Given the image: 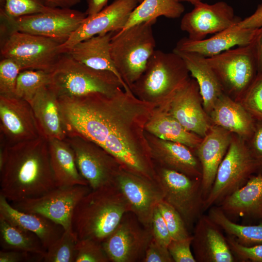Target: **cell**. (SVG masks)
<instances>
[{
  "label": "cell",
  "instance_id": "6da1fadb",
  "mask_svg": "<svg viewBox=\"0 0 262 262\" xmlns=\"http://www.w3.org/2000/svg\"><path fill=\"white\" fill-rule=\"evenodd\" d=\"M59 100L68 135H80L96 144L124 170L156 180L151 148L143 135L150 114L146 102L121 88L111 95L94 94Z\"/></svg>",
  "mask_w": 262,
  "mask_h": 262
},
{
  "label": "cell",
  "instance_id": "7a4b0ae2",
  "mask_svg": "<svg viewBox=\"0 0 262 262\" xmlns=\"http://www.w3.org/2000/svg\"><path fill=\"white\" fill-rule=\"evenodd\" d=\"M0 194L16 202L56 187L48 140L40 137L10 147L0 145Z\"/></svg>",
  "mask_w": 262,
  "mask_h": 262
},
{
  "label": "cell",
  "instance_id": "3957f363",
  "mask_svg": "<svg viewBox=\"0 0 262 262\" xmlns=\"http://www.w3.org/2000/svg\"><path fill=\"white\" fill-rule=\"evenodd\" d=\"M130 212V205L115 183L106 185L91 190L80 200L73 212L71 229L79 240L102 243Z\"/></svg>",
  "mask_w": 262,
  "mask_h": 262
},
{
  "label": "cell",
  "instance_id": "277c9868",
  "mask_svg": "<svg viewBox=\"0 0 262 262\" xmlns=\"http://www.w3.org/2000/svg\"><path fill=\"white\" fill-rule=\"evenodd\" d=\"M51 75L49 85L58 98L94 94L111 95L123 87L113 73L88 67L66 53L60 58Z\"/></svg>",
  "mask_w": 262,
  "mask_h": 262
},
{
  "label": "cell",
  "instance_id": "5b68a950",
  "mask_svg": "<svg viewBox=\"0 0 262 262\" xmlns=\"http://www.w3.org/2000/svg\"><path fill=\"white\" fill-rule=\"evenodd\" d=\"M156 20L141 23L125 30L115 32L111 38L112 60L130 89L144 72L155 50L152 26Z\"/></svg>",
  "mask_w": 262,
  "mask_h": 262
},
{
  "label": "cell",
  "instance_id": "8992f818",
  "mask_svg": "<svg viewBox=\"0 0 262 262\" xmlns=\"http://www.w3.org/2000/svg\"><path fill=\"white\" fill-rule=\"evenodd\" d=\"M2 58L16 61L22 70H41L49 72L66 53L62 42L51 38L0 29Z\"/></svg>",
  "mask_w": 262,
  "mask_h": 262
},
{
  "label": "cell",
  "instance_id": "52a82bcc",
  "mask_svg": "<svg viewBox=\"0 0 262 262\" xmlns=\"http://www.w3.org/2000/svg\"><path fill=\"white\" fill-rule=\"evenodd\" d=\"M259 173L246 141L232 134L228 151L217 169L212 189L203 203V211L218 205Z\"/></svg>",
  "mask_w": 262,
  "mask_h": 262
},
{
  "label": "cell",
  "instance_id": "ba28073f",
  "mask_svg": "<svg viewBox=\"0 0 262 262\" xmlns=\"http://www.w3.org/2000/svg\"><path fill=\"white\" fill-rule=\"evenodd\" d=\"M189 73L183 60L177 53L155 50L131 89L145 97L161 98L164 102L189 79Z\"/></svg>",
  "mask_w": 262,
  "mask_h": 262
},
{
  "label": "cell",
  "instance_id": "9c48e42d",
  "mask_svg": "<svg viewBox=\"0 0 262 262\" xmlns=\"http://www.w3.org/2000/svg\"><path fill=\"white\" fill-rule=\"evenodd\" d=\"M206 59L224 93L238 101L252 85L258 73L251 44L226 50L206 57Z\"/></svg>",
  "mask_w": 262,
  "mask_h": 262
},
{
  "label": "cell",
  "instance_id": "30bf717a",
  "mask_svg": "<svg viewBox=\"0 0 262 262\" xmlns=\"http://www.w3.org/2000/svg\"><path fill=\"white\" fill-rule=\"evenodd\" d=\"M86 16L85 12L71 8H50L47 11L17 17H0V29L51 38L63 44Z\"/></svg>",
  "mask_w": 262,
  "mask_h": 262
},
{
  "label": "cell",
  "instance_id": "8fae6325",
  "mask_svg": "<svg viewBox=\"0 0 262 262\" xmlns=\"http://www.w3.org/2000/svg\"><path fill=\"white\" fill-rule=\"evenodd\" d=\"M155 169L164 200L180 214L189 231L193 230L204 212L201 179L162 167H155Z\"/></svg>",
  "mask_w": 262,
  "mask_h": 262
},
{
  "label": "cell",
  "instance_id": "7c38bea8",
  "mask_svg": "<svg viewBox=\"0 0 262 262\" xmlns=\"http://www.w3.org/2000/svg\"><path fill=\"white\" fill-rule=\"evenodd\" d=\"M91 190L89 185L56 187L40 196L11 204L19 211L42 215L69 230L76 205Z\"/></svg>",
  "mask_w": 262,
  "mask_h": 262
},
{
  "label": "cell",
  "instance_id": "4fadbf2b",
  "mask_svg": "<svg viewBox=\"0 0 262 262\" xmlns=\"http://www.w3.org/2000/svg\"><path fill=\"white\" fill-rule=\"evenodd\" d=\"M152 239L151 227L144 226L130 212L102 244L110 262H142Z\"/></svg>",
  "mask_w": 262,
  "mask_h": 262
},
{
  "label": "cell",
  "instance_id": "5bb4252c",
  "mask_svg": "<svg viewBox=\"0 0 262 262\" xmlns=\"http://www.w3.org/2000/svg\"><path fill=\"white\" fill-rule=\"evenodd\" d=\"M65 140L74 152L80 174L92 190L115 183L122 168L112 155L80 135H69Z\"/></svg>",
  "mask_w": 262,
  "mask_h": 262
},
{
  "label": "cell",
  "instance_id": "9a60e30c",
  "mask_svg": "<svg viewBox=\"0 0 262 262\" xmlns=\"http://www.w3.org/2000/svg\"><path fill=\"white\" fill-rule=\"evenodd\" d=\"M42 137L30 103L0 96V145L10 147Z\"/></svg>",
  "mask_w": 262,
  "mask_h": 262
},
{
  "label": "cell",
  "instance_id": "2e32d148",
  "mask_svg": "<svg viewBox=\"0 0 262 262\" xmlns=\"http://www.w3.org/2000/svg\"><path fill=\"white\" fill-rule=\"evenodd\" d=\"M165 103L164 110L186 130L203 138L213 125L195 79H189Z\"/></svg>",
  "mask_w": 262,
  "mask_h": 262
},
{
  "label": "cell",
  "instance_id": "e0dca14e",
  "mask_svg": "<svg viewBox=\"0 0 262 262\" xmlns=\"http://www.w3.org/2000/svg\"><path fill=\"white\" fill-rule=\"evenodd\" d=\"M115 183L128 200L131 212L144 226L151 227L154 211L164 200L163 191L157 180H150L121 168Z\"/></svg>",
  "mask_w": 262,
  "mask_h": 262
},
{
  "label": "cell",
  "instance_id": "ac0fdd59",
  "mask_svg": "<svg viewBox=\"0 0 262 262\" xmlns=\"http://www.w3.org/2000/svg\"><path fill=\"white\" fill-rule=\"evenodd\" d=\"M241 20L235 15L233 8L225 1L212 4L201 1L183 16L180 27L188 33L189 39L198 41L209 34L220 33Z\"/></svg>",
  "mask_w": 262,
  "mask_h": 262
},
{
  "label": "cell",
  "instance_id": "d6986e66",
  "mask_svg": "<svg viewBox=\"0 0 262 262\" xmlns=\"http://www.w3.org/2000/svg\"><path fill=\"white\" fill-rule=\"evenodd\" d=\"M138 3L136 0H114L98 13L87 16L70 37L62 44L63 49L66 52V49L80 41L122 30Z\"/></svg>",
  "mask_w": 262,
  "mask_h": 262
},
{
  "label": "cell",
  "instance_id": "ffe728a7",
  "mask_svg": "<svg viewBox=\"0 0 262 262\" xmlns=\"http://www.w3.org/2000/svg\"><path fill=\"white\" fill-rule=\"evenodd\" d=\"M192 248L196 262H234L236 260L222 229L201 214L193 229Z\"/></svg>",
  "mask_w": 262,
  "mask_h": 262
},
{
  "label": "cell",
  "instance_id": "44dd1931",
  "mask_svg": "<svg viewBox=\"0 0 262 262\" xmlns=\"http://www.w3.org/2000/svg\"><path fill=\"white\" fill-rule=\"evenodd\" d=\"M232 134L223 128L213 125L195 149L201 166V182L204 200L212 189L218 167L229 147Z\"/></svg>",
  "mask_w": 262,
  "mask_h": 262
},
{
  "label": "cell",
  "instance_id": "7402d4cb",
  "mask_svg": "<svg viewBox=\"0 0 262 262\" xmlns=\"http://www.w3.org/2000/svg\"><path fill=\"white\" fill-rule=\"evenodd\" d=\"M239 22L203 40L195 41L188 37L182 38L177 42L175 49L195 52L205 57H210L235 46L248 45L251 43L258 28H246Z\"/></svg>",
  "mask_w": 262,
  "mask_h": 262
},
{
  "label": "cell",
  "instance_id": "603a6c76",
  "mask_svg": "<svg viewBox=\"0 0 262 262\" xmlns=\"http://www.w3.org/2000/svg\"><path fill=\"white\" fill-rule=\"evenodd\" d=\"M115 32L95 35L80 41L66 50V53L76 61L97 70L113 73L126 92L131 89L124 81L112 60L110 42Z\"/></svg>",
  "mask_w": 262,
  "mask_h": 262
},
{
  "label": "cell",
  "instance_id": "cb8c5ba5",
  "mask_svg": "<svg viewBox=\"0 0 262 262\" xmlns=\"http://www.w3.org/2000/svg\"><path fill=\"white\" fill-rule=\"evenodd\" d=\"M30 103L42 137L65 140L68 132L59 98L50 85L40 89Z\"/></svg>",
  "mask_w": 262,
  "mask_h": 262
},
{
  "label": "cell",
  "instance_id": "d4e9b609",
  "mask_svg": "<svg viewBox=\"0 0 262 262\" xmlns=\"http://www.w3.org/2000/svg\"><path fill=\"white\" fill-rule=\"evenodd\" d=\"M230 220L242 217L262 219V173L252 175L247 182L216 205Z\"/></svg>",
  "mask_w": 262,
  "mask_h": 262
},
{
  "label": "cell",
  "instance_id": "484cf974",
  "mask_svg": "<svg viewBox=\"0 0 262 262\" xmlns=\"http://www.w3.org/2000/svg\"><path fill=\"white\" fill-rule=\"evenodd\" d=\"M0 216L11 224L36 234L46 251L65 231L61 225L42 215L15 209L0 194Z\"/></svg>",
  "mask_w": 262,
  "mask_h": 262
},
{
  "label": "cell",
  "instance_id": "4316f807",
  "mask_svg": "<svg viewBox=\"0 0 262 262\" xmlns=\"http://www.w3.org/2000/svg\"><path fill=\"white\" fill-rule=\"evenodd\" d=\"M213 125L223 128L247 140L253 133L256 121L243 105L223 93L209 115Z\"/></svg>",
  "mask_w": 262,
  "mask_h": 262
},
{
  "label": "cell",
  "instance_id": "83f0119b",
  "mask_svg": "<svg viewBox=\"0 0 262 262\" xmlns=\"http://www.w3.org/2000/svg\"><path fill=\"white\" fill-rule=\"evenodd\" d=\"M173 51L182 59L189 73L197 82L204 108L209 115L217 99L224 93L215 73L203 55L175 48Z\"/></svg>",
  "mask_w": 262,
  "mask_h": 262
},
{
  "label": "cell",
  "instance_id": "f1b7e54d",
  "mask_svg": "<svg viewBox=\"0 0 262 262\" xmlns=\"http://www.w3.org/2000/svg\"><path fill=\"white\" fill-rule=\"evenodd\" d=\"M151 152L153 160H156L160 167L201 179V166L195 149L180 143L161 140Z\"/></svg>",
  "mask_w": 262,
  "mask_h": 262
},
{
  "label": "cell",
  "instance_id": "f546056e",
  "mask_svg": "<svg viewBox=\"0 0 262 262\" xmlns=\"http://www.w3.org/2000/svg\"><path fill=\"white\" fill-rule=\"evenodd\" d=\"M50 164L56 187L89 185L80 174L74 152L66 140L48 139Z\"/></svg>",
  "mask_w": 262,
  "mask_h": 262
},
{
  "label": "cell",
  "instance_id": "4dcf8cb0",
  "mask_svg": "<svg viewBox=\"0 0 262 262\" xmlns=\"http://www.w3.org/2000/svg\"><path fill=\"white\" fill-rule=\"evenodd\" d=\"M146 128L161 140L180 143L194 149L202 139L186 130L164 110L148 120Z\"/></svg>",
  "mask_w": 262,
  "mask_h": 262
},
{
  "label": "cell",
  "instance_id": "1f68e13d",
  "mask_svg": "<svg viewBox=\"0 0 262 262\" xmlns=\"http://www.w3.org/2000/svg\"><path fill=\"white\" fill-rule=\"evenodd\" d=\"M184 10L183 5L177 0H143L131 12L125 25L118 32L138 24L157 19L161 16L179 18Z\"/></svg>",
  "mask_w": 262,
  "mask_h": 262
},
{
  "label": "cell",
  "instance_id": "d6a6232c",
  "mask_svg": "<svg viewBox=\"0 0 262 262\" xmlns=\"http://www.w3.org/2000/svg\"><path fill=\"white\" fill-rule=\"evenodd\" d=\"M0 243L2 249L25 251L43 257L46 252L36 234L11 224L0 216Z\"/></svg>",
  "mask_w": 262,
  "mask_h": 262
},
{
  "label": "cell",
  "instance_id": "836d02e7",
  "mask_svg": "<svg viewBox=\"0 0 262 262\" xmlns=\"http://www.w3.org/2000/svg\"><path fill=\"white\" fill-rule=\"evenodd\" d=\"M208 210L207 215L211 219L241 245L252 246L262 244V219L257 224L241 225L230 220L218 206Z\"/></svg>",
  "mask_w": 262,
  "mask_h": 262
},
{
  "label": "cell",
  "instance_id": "e575fe53",
  "mask_svg": "<svg viewBox=\"0 0 262 262\" xmlns=\"http://www.w3.org/2000/svg\"><path fill=\"white\" fill-rule=\"evenodd\" d=\"M51 72L26 69L20 71L16 83L15 97L30 103L42 87L51 83Z\"/></svg>",
  "mask_w": 262,
  "mask_h": 262
},
{
  "label": "cell",
  "instance_id": "d590c367",
  "mask_svg": "<svg viewBox=\"0 0 262 262\" xmlns=\"http://www.w3.org/2000/svg\"><path fill=\"white\" fill-rule=\"evenodd\" d=\"M79 239L72 229L65 230L61 237L46 251L45 262H75Z\"/></svg>",
  "mask_w": 262,
  "mask_h": 262
},
{
  "label": "cell",
  "instance_id": "8d00e7d4",
  "mask_svg": "<svg viewBox=\"0 0 262 262\" xmlns=\"http://www.w3.org/2000/svg\"><path fill=\"white\" fill-rule=\"evenodd\" d=\"M0 17L14 18L48 11L42 0H0Z\"/></svg>",
  "mask_w": 262,
  "mask_h": 262
},
{
  "label": "cell",
  "instance_id": "74e56055",
  "mask_svg": "<svg viewBox=\"0 0 262 262\" xmlns=\"http://www.w3.org/2000/svg\"><path fill=\"white\" fill-rule=\"evenodd\" d=\"M158 207L165 221L172 240L183 239L192 235L180 214L173 207L163 200Z\"/></svg>",
  "mask_w": 262,
  "mask_h": 262
},
{
  "label": "cell",
  "instance_id": "f35d334b",
  "mask_svg": "<svg viewBox=\"0 0 262 262\" xmlns=\"http://www.w3.org/2000/svg\"><path fill=\"white\" fill-rule=\"evenodd\" d=\"M22 70L15 60L2 58L0 62V96L15 97L17 79Z\"/></svg>",
  "mask_w": 262,
  "mask_h": 262
},
{
  "label": "cell",
  "instance_id": "ab89813d",
  "mask_svg": "<svg viewBox=\"0 0 262 262\" xmlns=\"http://www.w3.org/2000/svg\"><path fill=\"white\" fill-rule=\"evenodd\" d=\"M238 101L256 121L262 122V73H258L252 85Z\"/></svg>",
  "mask_w": 262,
  "mask_h": 262
},
{
  "label": "cell",
  "instance_id": "60d3db41",
  "mask_svg": "<svg viewBox=\"0 0 262 262\" xmlns=\"http://www.w3.org/2000/svg\"><path fill=\"white\" fill-rule=\"evenodd\" d=\"M102 243L90 239L79 240L75 262H109Z\"/></svg>",
  "mask_w": 262,
  "mask_h": 262
},
{
  "label": "cell",
  "instance_id": "b9f144b4",
  "mask_svg": "<svg viewBox=\"0 0 262 262\" xmlns=\"http://www.w3.org/2000/svg\"><path fill=\"white\" fill-rule=\"evenodd\" d=\"M226 238L236 261L262 262V244L246 246L238 243L232 236L227 235Z\"/></svg>",
  "mask_w": 262,
  "mask_h": 262
},
{
  "label": "cell",
  "instance_id": "7bdbcfd3",
  "mask_svg": "<svg viewBox=\"0 0 262 262\" xmlns=\"http://www.w3.org/2000/svg\"><path fill=\"white\" fill-rule=\"evenodd\" d=\"M192 235L181 240H171L167 248L174 262H196L191 250Z\"/></svg>",
  "mask_w": 262,
  "mask_h": 262
},
{
  "label": "cell",
  "instance_id": "ee69618b",
  "mask_svg": "<svg viewBox=\"0 0 262 262\" xmlns=\"http://www.w3.org/2000/svg\"><path fill=\"white\" fill-rule=\"evenodd\" d=\"M151 227L153 239L163 246L167 247L172 239L165 221L158 206L154 211Z\"/></svg>",
  "mask_w": 262,
  "mask_h": 262
},
{
  "label": "cell",
  "instance_id": "f6af8a7d",
  "mask_svg": "<svg viewBox=\"0 0 262 262\" xmlns=\"http://www.w3.org/2000/svg\"><path fill=\"white\" fill-rule=\"evenodd\" d=\"M249 151L262 173V122L256 121L254 131L246 140Z\"/></svg>",
  "mask_w": 262,
  "mask_h": 262
},
{
  "label": "cell",
  "instance_id": "bcb514c9",
  "mask_svg": "<svg viewBox=\"0 0 262 262\" xmlns=\"http://www.w3.org/2000/svg\"><path fill=\"white\" fill-rule=\"evenodd\" d=\"M142 262H174L168 248L152 239Z\"/></svg>",
  "mask_w": 262,
  "mask_h": 262
},
{
  "label": "cell",
  "instance_id": "7dc6e473",
  "mask_svg": "<svg viewBox=\"0 0 262 262\" xmlns=\"http://www.w3.org/2000/svg\"><path fill=\"white\" fill-rule=\"evenodd\" d=\"M43 257L25 251L2 249L0 251V262H24L43 261Z\"/></svg>",
  "mask_w": 262,
  "mask_h": 262
},
{
  "label": "cell",
  "instance_id": "c3c4849f",
  "mask_svg": "<svg viewBox=\"0 0 262 262\" xmlns=\"http://www.w3.org/2000/svg\"><path fill=\"white\" fill-rule=\"evenodd\" d=\"M251 45L256 58L258 73H262V26L258 29Z\"/></svg>",
  "mask_w": 262,
  "mask_h": 262
},
{
  "label": "cell",
  "instance_id": "681fc988",
  "mask_svg": "<svg viewBox=\"0 0 262 262\" xmlns=\"http://www.w3.org/2000/svg\"><path fill=\"white\" fill-rule=\"evenodd\" d=\"M45 6L54 8L70 9L80 3L82 0H42Z\"/></svg>",
  "mask_w": 262,
  "mask_h": 262
},
{
  "label": "cell",
  "instance_id": "f907efd6",
  "mask_svg": "<svg viewBox=\"0 0 262 262\" xmlns=\"http://www.w3.org/2000/svg\"><path fill=\"white\" fill-rule=\"evenodd\" d=\"M109 0H86L87 8L85 12L87 16H93L103 9Z\"/></svg>",
  "mask_w": 262,
  "mask_h": 262
},
{
  "label": "cell",
  "instance_id": "816d5d0a",
  "mask_svg": "<svg viewBox=\"0 0 262 262\" xmlns=\"http://www.w3.org/2000/svg\"><path fill=\"white\" fill-rule=\"evenodd\" d=\"M256 21L260 25H262V4H259L255 12L252 14Z\"/></svg>",
  "mask_w": 262,
  "mask_h": 262
},
{
  "label": "cell",
  "instance_id": "f5cc1de1",
  "mask_svg": "<svg viewBox=\"0 0 262 262\" xmlns=\"http://www.w3.org/2000/svg\"><path fill=\"white\" fill-rule=\"evenodd\" d=\"M179 2H187L194 6L202 1V0H177Z\"/></svg>",
  "mask_w": 262,
  "mask_h": 262
},
{
  "label": "cell",
  "instance_id": "db71d44e",
  "mask_svg": "<svg viewBox=\"0 0 262 262\" xmlns=\"http://www.w3.org/2000/svg\"><path fill=\"white\" fill-rule=\"evenodd\" d=\"M137 0V1L139 3H141L143 0Z\"/></svg>",
  "mask_w": 262,
  "mask_h": 262
}]
</instances>
